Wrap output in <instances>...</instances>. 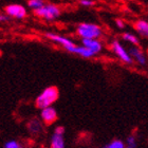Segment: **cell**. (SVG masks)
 <instances>
[{
    "mask_svg": "<svg viewBox=\"0 0 148 148\" xmlns=\"http://www.w3.org/2000/svg\"><path fill=\"white\" fill-rule=\"evenodd\" d=\"M65 50H67V51L70 53H73V54H77V55L82 56L84 58H91V57L96 55L92 51H90L89 49H87L86 47L77 46V45H73V46L69 47V48H67V49H65Z\"/></svg>",
    "mask_w": 148,
    "mask_h": 148,
    "instance_id": "7",
    "label": "cell"
},
{
    "mask_svg": "<svg viewBox=\"0 0 148 148\" xmlns=\"http://www.w3.org/2000/svg\"><path fill=\"white\" fill-rule=\"evenodd\" d=\"M136 138L132 136H130L127 138V142H126V148H136Z\"/></svg>",
    "mask_w": 148,
    "mask_h": 148,
    "instance_id": "18",
    "label": "cell"
},
{
    "mask_svg": "<svg viewBox=\"0 0 148 148\" xmlns=\"http://www.w3.org/2000/svg\"><path fill=\"white\" fill-rule=\"evenodd\" d=\"M134 29L141 36L148 38V21H146V20H138L134 23Z\"/></svg>",
    "mask_w": 148,
    "mask_h": 148,
    "instance_id": "12",
    "label": "cell"
},
{
    "mask_svg": "<svg viewBox=\"0 0 148 148\" xmlns=\"http://www.w3.org/2000/svg\"><path fill=\"white\" fill-rule=\"evenodd\" d=\"M10 19V17L8 15H3V14H0V22H5Z\"/></svg>",
    "mask_w": 148,
    "mask_h": 148,
    "instance_id": "22",
    "label": "cell"
},
{
    "mask_svg": "<svg viewBox=\"0 0 148 148\" xmlns=\"http://www.w3.org/2000/svg\"><path fill=\"white\" fill-rule=\"evenodd\" d=\"M129 54L132 57L133 60H136L139 65L145 66L147 64V58H146L145 54H144V52L140 49L139 47H132V48H130Z\"/></svg>",
    "mask_w": 148,
    "mask_h": 148,
    "instance_id": "9",
    "label": "cell"
},
{
    "mask_svg": "<svg viewBox=\"0 0 148 148\" xmlns=\"http://www.w3.org/2000/svg\"><path fill=\"white\" fill-rule=\"evenodd\" d=\"M34 13L39 18H42L48 21H52L60 16V9L55 4L48 3V4H45V6H42L41 9L34 11Z\"/></svg>",
    "mask_w": 148,
    "mask_h": 148,
    "instance_id": "3",
    "label": "cell"
},
{
    "mask_svg": "<svg viewBox=\"0 0 148 148\" xmlns=\"http://www.w3.org/2000/svg\"><path fill=\"white\" fill-rule=\"evenodd\" d=\"M3 148H23V145L17 140H11L4 143Z\"/></svg>",
    "mask_w": 148,
    "mask_h": 148,
    "instance_id": "16",
    "label": "cell"
},
{
    "mask_svg": "<svg viewBox=\"0 0 148 148\" xmlns=\"http://www.w3.org/2000/svg\"><path fill=\"white\" fill-rule=\"evenodd\" d=\"M6 15L16 19H23L27 16V9L22 4H10L5 6Z\"/></svg>",
    "mask_w": 148,
    "mask_h": 148,
    "instance_id": "5",
    "label": "cell"
},
{
    "mask_svg": "<svg viewBox=\"0 0 148 148\" xmlns=\"http://www.w3.org/2000/svg\"><path fill=\"white\" fill-rule=\"evenodd\" d=\"M80 5L83 6H92L94 5V1L93 0H79Z\"/></svg>",
    "mask_w": 148,
    "mask_h": 148,
    "instance_id": "19",
    "label": "cell"
},
{
    "mask_svg": "<svg viewBox=\"0 0 148 148\" xmlns=\"http://www.w3.org/2000/svg\"><path fill=\"white\" fill-rule=\"evenodd\" d=\"M82 46L86 47L94 54H97L103 50V45L99 39H82Z\"/></svg>",
    "mask_w": 148,
    "mask_h": 148,
    "instance_id": "10",
    "label": "cell"
},
{
    "mask_svg": "<svg viewBox=\"0 0 148 148\" xmlns=\"http://www.w3.org/2000/svg\"><path fill=\"white\" fill-rule=\"evenodd\" d=\"M40 117L42 120V123L45 125H52L53 123H55L57 120V111L54 107H47L45 109H41V113H40Z\"/></svg>",
    "mask_w": 148,
    "mask_h": 148,
    "instance_id": "6",
    "label": "cell"
},
{
    "mask_svg": "<svg viewBox=\"0 0 148 148\" xmlns=\"http://www.w3.org/2000/svg\"><path fill=\"white\" fill-rule=\"evenodd\" d=\"M59 91L55 86L47 87L42 90V92L37 96L35 99V105L38 109H45L47 107H51L58 99Z\"/></svg>",
    "mask_w": 148,
    "mask_h": 148,
    "instance_id": "1",
    "label": "cell"
},
{
    "mask_svg": "<svg viewBox=\"0 0 148 148\" xmlns=\"http://www.w3.org/2000/svg\"><path fill=\"white\" fill-rule=\"evenodd\" d=\"M107 148H126V144L121 141V140H113L112 142L109 144L108 146H106Z\"/></svg>",
    "mask_w": 148,
    "mask_h": 148,
    "instance_id": "17",
    "label": "cell"
},
{
    "mask_svg": "<svg viewBox=\"0 0 148 148\" xmlns=\"http://www.w3.org/2000/svg\"><path fill=\"white\" fill-rule=\"evenodd\" d=\"M45 4L46 3L43 2V0H28V6L33 11L41 9L42 6H45Z\"/></svg>",
    "mask_w": 148,
    "mask_h": 148,
    "instance_id": "14",
    "label": "cell"
},
{
    "mask_svg": "<svg viewBox=\"0 0 148 148\" xmlns=\"http://www.w3.org/2000/svg\"><path fill=\"white\" fill-rule=\"evenodd\" d=\"M46 36L48 37L49 39L52 40V41H54V42L58 43V45H60L62 47H64V49H67L69 47L75 45L71 39H69V38H67V37H65V36H62V35L54 34V33H46Z\"/></svg>",
    "mask_w": 148,
    "mask_h": 148,
    "instance_id": "8",
    "label": "cell"
},
{
    "mask_svg": "<svg viewBox=\"0 0 148 148\" xmlns=\"http://www.w3.org/2000/svg\"><path fill=\"white\" fill-rule=\"evenodd\" d=\"M54 133H57V134H62L64 136L65 134V128L62 126H57L54 130Z\"/></svg>",
    "mask_w": 148,
    "mask_h": 148,
    "instance_id": "20",
    "label": "cell"
},
{
    "mask_svg": "<svg viewBox=\"0 0 148 148\" xmlns=\"http://www.w3.org/2000/svg\"><path fill=\"white\" fill-rule=\"evenodd\" d=\"M28 128H29V131L30 133L32 134H37V133H39L41 130H42V125L40 123L39 121L34 119V120L30 121V123L28 125Z\"/></svg>",
    "mask_w": 148,
    "mask_h": 148,
    "instance_id": "13",
    "label": "cell"
},
{
    "mask_svg": "<svg viewBox=\"0 0 148 148\" xmlns=\"http://www.w3.org/2000/svg\"><path fill=\"white\" fill-rule=\"evenodd\" d=\"M0 55H1V52H0Z\"/></svg>",
    "mask_w": 148,
    "mask_h": 148,
    "instance_id": "23",
    "label": "cell"
},
{
    "mask_svg": "<svg viewBox=\"0 0 148 148\" xmlns=\"http://www.w3.org/2000/svg\"><path fill=\"white\" fill-rule=\"evenodd\" d=\"M122 38H123L125 41H128V42L134 45L136 47L139 46V39H138V37H136V35L131 34V33H128V32L124 33V34L122 35Z\"/></svg>",
    "mask_w": 148,
    "mask_h": 148,
    "instance_id": "15",
    "label": "cell"
},
{
    "mask_svg": "<svg viewBox=\"0 0 148 148\" xmlns=\"http://www.w3.org/2000/svg\"><path fill=\"white\" fill-rule=\"evenodd\" d=\"M105 148H107V147H105Z\"/></svg>",
    "mask_w": 148,
    "mask_h": 148,
    "instance_id": "24",
    "label": "cell"
},
{
    "mask_svg": "<svg viewBox=\"0 0 148 148\" xmlns=\"http://www.w3.org/2000/svg\"><path fill=\"white\" fill-rule=\"evenodd\" d=\"M76 33L82 39H99L103 35V30L95 23L82 22L77 25Z\"/></svg>",
    "mask_w": 148,
    "mask_h": 148,
    "instance_id": "2",
    "label": "cell"
},
{
    "mask_svg": "<svg viewBox=\"0 0 148 148\" xmlns=\"http://www.w3.org/2000/svg\"><path fill=\"white\" fill-rule=\"evenodd\" d=\"M115 23H116L117 27L120 29H123L124 27H125V22H124L122 19H116V20H115Z\"/></svg>",
    "mask_w": 148,
    "mask_h": 148,
    "instance_id": "21",
    "label": "cell"
},
{
    "mask_svg": "<svg viewBox=\"0 0 148 148\" xmlns=\"http://www.w3.org/2000/svg\"><path fill=\"white\" fill-rule=\"evenodd\" d=\"M65 139L64 136L53 133L51 136V142H50V148H65Z\"/></svg>",
    "mask_w": 148,
    "mask_h": 148,
    "instance_id": "11",
    "label": "cell"
},
{
    "mask_svg": "<svg viewBox=\"0 0 148 148\" xmlns=\"http://www.w3.org/2000/svg\"><path fill=\"white\" fill-rule=\"evenodd\" d=\"M111 49H112L114 54H115L123 62L128 64V65H131L133 62V59H132V57L130 56L129 52H127V50L122 46V43H121L119 40H114L113 42H112Z\"/></svg>",
    "mask_w": 148,
    "mask_h": 148,
    "instance_id": "4",
    "label": "cell"
}]
</instances>
